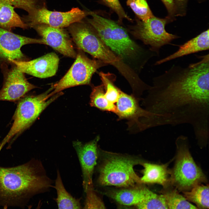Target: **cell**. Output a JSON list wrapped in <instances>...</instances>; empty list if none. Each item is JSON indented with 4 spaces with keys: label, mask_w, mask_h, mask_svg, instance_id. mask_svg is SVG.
Here are the masks:
<instances>
[{
    "label": "cell",
    "mask_w": 209,
    "mask_h": 209,
    "mask_svg": "<svg viewBox=\"0 0 209 209\" xmlns=\"http://www.w3.org/2000/svg\"><path fill=\"white\" fill-rule=\"evenodd\" d=\"M185 67L173 65L153 78V85L143 99L147 109L165 115L175 125L189 123L209 110V55Z\"/></svg>",
    "instance_id": "1"
},
{
    "label": "cell",
    "mask_w": 209,
    "mask_h": 209,
    "mask_svg": "<svg viewBox=\"0 0 209 209\" xmlns=\"http://www.w3.org/2000/svg\"><path fill=\"white\" fill-rule=\"evenodd\" d=\"M42 161L33 158L17 166H0V206L24 208L36 195L54 188Z\"/></svg>",
    "instance_id": "2"
},
{
    "label": "cell",
    "mask_w": 209,
    "mask_h": 209,
    "mask_svg": "<svg viewBox=\"0 0 209 209\" xmlns=\"http://www.w3.org/2000/svg\"><path fill=\"white\" fill-rule=\"evenodd\" d=\"M91 18L85 19L96 30L109 49L126 64L138 73L148 60L156 56L144 49L129 37L127 30L115 21L91 11Z\"/></svg>",
    "instance_id": "3"
},
{
    "label": "cell",
    "mask_w": 209,
    "mask_h": 209,
    "mask_svg": "<svg viewBox=\"0 0 209 209\" xmlns=\"http://www.w3.org/2000/svg\"><path fill=\"white\" fill-rule=\"evenodd\" d=\"M102 152L103 156L98 168L100 185L123 188L143 184L134 170L135 165L141 164L143 161L120 154Z\"/></svg>",
    "instance_id": "4"
},
{
    "label": "cell",
    "mask_w": 209,
    "mask_h": 209,
    "mask_svg": "<svg viewBox=\"0 0 209 209\" xmlns=\"http://www.w3.org/2000/svg\"><path fill=\"white\" fill-rule=\"evenodd\" d=\"M176 154L174 167L170 170L171 184L179 191L190 190L207 182L201 169L196 164L189 150L187 137L181 135L176 140Z\"/></svg>",
    "instance_id": "5"
},
{
    "label": "cell",
    "mask_w": 209,
    "mask_h": 209,
    "mask_svg": "<svg viewBox=\"0 0 209 209\" xmlns=\"http://www.w3.org/2000/svg\"><path fill=\"white\" fill-rule=\"evenodd\" d=\"M53 89L52 85L42 93L21 100L13 116L12 126L1 144L0 149L12 138L29 127L48 105L63 94L61 91L52 95Z\"/></svg>",
    "instance_id": "6"
},
{
    "label": "cell",
    "mask_w": 209,
    "mask_h": 209,
    "mask_svg": "<svg viewBox=\"0 0 209 209\" xmlns=\"http://www.w3.org/2000/svg\"><path fill=\"white\" fill-rule=\"evenodd\" d=\"M170 19L168 17L160 18L155 16L145 21L136 19V24L130 26L129 31L134 37L150 47L149 49L157 56L160 50L164 45L169 44L179 37L167 32L166 24Z\"/></svg>",
    "instance_id": "7"
},
{
    "label": "cell",
    "mask_w": 209,
    "mask_h": 209,
    "mask_svg": "<svg viewBox=\"0 0 209 209\" xmlns=\"http://www.w3.org/2000/svg\"><path fill=\"white\" fill-rule=\"evenodd\" d=\"M140 100L133 94L129 95L121 91L116 102V114L118 119L127 120L128 130L133 132L153 127L156 120L161 115L142 108L139 103Z\"/></svg>",
    "instance_id": "8"
},
{
    "label": "cell",
    "mask_w": 209,
    "mask_h": 209,
    "mask_svg": "<svg viewBox=\"0 0 209 209\" xmlns=\"http://www.w3.org/2000/svg\"><path fill=\"white\" fill-rule=\"evenodd\" d=\"M75 58L74 62L66 74L52 85L53 95L69 88L90 84L93 74L99 68L107 65L99 60L90 59L84 51L79 49Z\"/></svg>",
    "instance_id": "9"
},
{
    "label": "cell",
    "mask_w": 209,
    "mask_h": 209,
    "mask_svg": "<svg viewBox=\"0 0 209 209\" xmlns=\"http://www.w3.org/2000/svg\"><path fill=\"white\" fill-rule=\"evenodd\" d=\"M90 11L73 7L66 12L51 11L47 7L35 9L22 18L28 28L39 24H44L52 27L64 28L75 23L80 22L87 16Z\"/></svg>",
    "instance_id": "10"
},
{
    "label": "cell",
    "mask_w": 209,
    "mask_h": 209,
    "mask_svg": "<svg viewBox=\"0 0 209 209\" xmlns=\"http://www.w3.org/2000/svg\"><path fill=\"white\" fill-rule=\"evenodd\" d=\"M46 45L42 38L35 39L15 34L0 27V60L11 63L12 60L26 61L21 47L30 44Z\"/></svg>",
    "instance_id": "11"
},
{
    "label": "cell",
    "mask_w": 209,
    "mask_h": 209,
    "mask_svg": "<svg viewBox=\"0 0 209 209\" xmlns=\"http://www.w3.org/2000/svg\"><path fill=\"white\" fill-rule=\"evenodd\" d=\"M32 28L45 41L46 45L64 56L73 58H75L76 53L73 45L72 39L67 29L42 24L35 25Z\"/></svg>",
    "instance_id": "12"
},
{
    "label": "cell",
    "mask_w": 209,
    "mask_h": 209,
    "mask_svg": "<svg viewBox=\"0 0 209 209\" xmlns=\"http://www.w3.org/2000/svg\"><path fill=\"white\" fill-rule=\"evenodd\" d=\"M100 139L98 136L85 143L78 141L73 142L81 166L84 190L88 185L93 183V174L99 153L98 143Z\"/></svg>",
    "instance_id": "13"
},
{
    "label": "cell",
    "mask_w": 209,
    "mask_h": 209,
    "mask_svg": "<svg viewBox=\"0 0 209 209\" xmlns=\"http://www.w3.org/2000/svg\"><path fill=\"white\" fill-rule=\"evenodd\" d=\"M13 64L5 75L3 85L0 90V101L17 100L37 87L29 82L24 73Z\"/></svg>",
    "instance_id": "14"
},
{
    "label": "cell",
    "mask_w": 209,
    "mask_h": 209,
    "mask_svg": "<svg viewBox=\"0 0 209 209\" xmlns=\"http://www.w3.org/2000/svg\"><path fill=\"white\" fill-rule=\"evenodd\" d=\"M59 60L56 54L51 52L33 60H12L11 62L15 64L24 73L44 78L55 75L58 69Z\"/></svg>",
    "instance_id": "15"
},
{
    "label": "cell",
    "mask_w": 209,
    "mask_h": 209,
    "mask_svg": "<svg viewBox=\"0 0 209 209\" xmlns=\"http://www.w3.org/2000/svg\"><path fill=\"white\" fill-rule=\"evenodd\" d=\"M144 184L111 190L106 194L120 205L136 207L146 199L152 191Z\"/></svg>",
    "instance_id": "16"
},
{
    "label": "cell",
    "mask_w": 209,
    "mask_h": 209,
    "mask_svg": "<svg viewBox=\"0 0 209 209\" xmlns=\"http://www.w3.org/2000/svg\"><path fill=\"white\" fill-rule=\"evenodd\" d=\"M209 35V30L208 29L184 44L179 46V48L177 51L163 59L157 61L154 65H159L189 54L208 50Z\"/></svg>",
    "instance_id": "17"
},
{
    "label": "cell",
    "mask_w": 209,
    "mask_h": 209,
    "mask_svg": "<svg viewBox=\"0 0 209 209\" xmlns=\"http://www.w3.org/2000/svg\"><path fill=\"white\" fill-rule=\"evenodd\" d=\"M143 175L140 178L141 183H157L165 187L170 184V170L168 163L159 165L142 162Z\"/></svg>",
    "instance_id": "18"
},
{
    "label": "cell",
    "mask_w": 209,
    "mask_h": 209,
    "mask_svg": "<svg viewBox=\"0 0 209 209\" xmlns=\"http://www.w3.org/2000/svg\"><path fill=\"white\" fill-rule=\"evenodd\" d=\"M15 8L6 0H0V27L9 31L16 27L28 28L15 12Z\"/></svg>",
    "instance_id": "19"
},
{
    "label": "cell",
    "mask_w": 209,
    "mask_h": 209,
    "mask_svg": "<svg viewBox=\"0 0 209 209\" xmlns=\"http://www.w3.org/2000/svg\"><path fill=\"white\" fill-rule=\"evenodd\" d=\"M54 188L56 191V201L58 209L83 208L80 200L73 197L66 190L58 170H57Z\"/></svg>",
    "instance_id": "20"
},
{
    "label": "cell",
    "mask_w": 209,
    "mask_h": 209,
    "mask_svg": "<svg viewBox=\"0 0 209 209\" xmlns=\"http://www.w3.org/2000/svg\"><path fill=\"white\" fill-rule=\"evenodd\" d=\"M165 198L168 209H197L190 203L171 183L160 191Z\"/></svg>",
    "instance_id": "21"
},
{
    "label": "cell",
    "mask_w": 209,
    "mask_h": 209,
    "mask_svg": "<svg viewBox=\"0 0 209 209\" xmlns=\"http://www.w3.org/2000/svg\"><path fill=\"white\" fill-rule=\"evenodd\" d=\"M183 196L189 202L194 203L197 208L208 209L209 188L208 184L197 185L190 190L182 192Z\"/></svg>",
    "instance_id": "22"
},
{
    "label": "cell",
    "mask_w": 209,
    "mask_h": 209,
    "mask_svg": "<svg viewBox=\"0 0 209 209\" xmlns=\"http://www.w3.org/2000/svg\"><path fill=\"white\" fill-rule=\"evenodd\" d=\"M90 105L103 111L112 112L116 114V106L110 102L105 95L103 85L102 84L96 86H93L90 96Z\"/></svg>",
    "instance_id": "23"
},
{
    "label": "cell",
    "mask_w": 209,
    "mask_h": 209,
    "mask_svg": "<svg viewBox=\"0 0 209 209\" xmlns=\"http://www.w3.org/2000/svg\"><path fill=\"white\" fill-rule=\"evenodd\" d=\"M99 75L104 86L106 98L110 102L114 104L118 101L121 91L114 84V75L102 72H100Z\"/></svg>",
    "instance_id": "24"
},
{
    "label": "cell",
    "mask_w": 209,
    "mask_h": 209,
    "mask_svg": "<svg viewBox=\"0 0 209 209\" xmlns=\"http://www.w3.org/2000/svg\"><path fill=\"white\" fill-rule=\"evenodd\" d=\"M126 3L142 21H145L154 16L146 0H127Z\"/></svg>",
    "instance_id": "25"
},
{
    "label": "cell",
    "mask_w": 209,
    "mask_h": 209,
    "mask_svg": "<svg viewBox=\"0 0 209 209\" xmlns=\"http://www.w3.org/2000/svg\"><path fill=\"white\" fill-rule=\"evenodd\" d=\"M86 193L84 209H104L105 205L94 190L93 183L88 185L84 190Z\"/></svg>",
    "instance_id": "26"
},
{
    "label": "cell",
    "mask_w": 209,
    "mask_h": 209,
    "mask_svg": "<svg viewBox=\"0 0 209 209\" xmlns=\"http://www.w3.org/2000/svg\"><path fill=\"white\" fill-rule=\"evenodd\" d=\"M102 3L115 12L118 17V24L121 25L124 19H126L131 22L133 21L125 12L121 6L119 0H100Z\"/></svg>",
    "instance_id": "27"
},
{
    "label": "cell",
    "mask_w": 209,
    "mask_h": 209,
    "mask_svg": "<svg viewBox=\"0 0 209 209\" xmlns=\"http://www.w3.org/2000/svg\"><path fill=\"white\" fill-rule=\"evenodd\" d=\"M21 9L30 13L36 9L47 7L46 0H19Z\"/></svg>",
    "instance_id": "28"
},
{
    "label": "cell",
    "mask_w": 209,
    "mask_h": 209,
    "mask_svg": "<svg viewBox=\"0 0 209 209\" xmlns=\"http://www.w3.org/2000/svg\"><path fill=\"white\" fill-rule=\"evenodd\" d=\"M165 6L169 16L168 17L170 19L174 16L176 13V10L174 0H161Z\"/></svg>",
    "instance_id": "29"
},
{
    "label": "cell",
    "mask_w": 209,
    "mask_h": 209,
    "mask_svg": "<svg viewBox=\"0 0 209 209\" xmlns=\"http://www.w3.org/2000/svg\"><path fill=\"white\" fill-rule=\"evenodd\" d=\"M187 0H174L176 11H179L178 15H181L184 14V10Z\"/></svg>",
    "instance_id": "30"
},
{
    "label": "cell",
    "mask_w": 209,
    "mask_h": 209,
    "mask_svg": "<svg viewBox=\"0 0 209 209\" xmlns=\"http://www.w3.org/2000/svg\"><path fill=\"white\" fill-rule=\"evenodd\" d=\"M7 1L15 7L21 9V5L19 0H5Z\"/></svg>",
    "instance_id": "31"
}]
</instances>
